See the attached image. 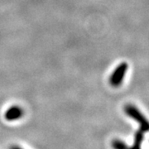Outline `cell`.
I'll list each match as a JSON object with an SVG mask.
<instances>
[{"instance_id":"obj_5","label":"cell","mask_w":149,"mask_h":149,"mask_svg":"<svg viewBox=\"0 0 149 149\" xmlns=\"http://www.w3.org/2000/svg\"><path fill=\"white\" fill-rule=\"evenodd\" d=\"M112 148L113 149H128V146L119 139H115L112 142Z\"/></svg>"},{"instance_id":"obj_6","label":"cell","mask_w":149,"mask_h":149,"mask_svg":"<svg viewBox=\"0 0 149 149\" xmlns=\"http://www.w3.org/2000/svg\"><path fill=\"white\" fill-rule=\"evenodd\" d=\"M11 149H22L21 148H19V147H16V146H14V147H12Z\"/></svg>"},{"instance_id":"obj_3","label":"cell","mask_w":149,"mask_h":149,"mask_svg":"<svg viewBox=\"0 0 149 149\" xmlns=\"http://www.w3.org/2000/svg\"><path fill=\"white\" fill-rule=\"evenodd\" d=\"M23 109L21 107L14 105V106L10 107L4 113V118L8 121H14L17 120L18 118H21L23 116Z\"/></svg>"},{"instance_id":"obj_4","label":"cell","mask_w":149,"mask_h":149,"mask_svg":"<svg viewBox=\"0 0 149 149\" xmlns=\"http://www.w3.org/2000/svg\"><path fill=\"white\" fill-rule=\"evenodd\" d=\"M143 133L141 130H139L135 134V139L133 146L128 149H142V143L143 140Z\"/></svg>"},{"instance_id":"obj_1","label":"cell","mask_w":149,"mask_h":149,"mask_svg":"<svg viewBox=\"0 0 149 149\" xmlns=\"http://www.w3.org/2000/svg\"><path fill=\"white\" fill-rule=\"evenodd\" d=\"M124 112L125 113L138 122L140 125V129L143 133L149 132V121L144 117V115L141 113L137 107H135L131 104H126L124 106Z\"/></svg>"},{"instance_id":"obj_2","label":"cell","mask_w":149,"mask_h":149,"mask_svg":"<svg viewBox=\"0 0 149 149\" xmlns=\"http://www.w3.org/2000/svg\"><path fill=\"white\" fill-rule=\"evenodd\" d=\"M128 65L126 62H122L116 67L109 77V84L113 87H118L122 85L123 78L128 70Z\"/></svg>"}]
</instances>
